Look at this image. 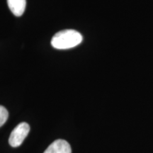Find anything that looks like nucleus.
Segmentation results:
<instances>
[{
    "instance_id": "obj_1",
    "label": "nucleus",
    "mask_w": 153,
    "mask_h": 153,
    "mask_svg": "<svg viewBox=\"0 0 153 153\" xmlns=\"http://www.w3.org/2000/svg\"><path fill=\"white\" fill-rule=\"evenodd\" d=\"M81 33L72 29H66L57 32L51 40V45L56 49L72 48L82 43Z\"/></svg>"
},
{
    "instance_id": "obj_2",
    "label": "nucleus",
    "mask_w": 153,
    "mask_h": 153,
    "mask_svg": "<svg viewBox=\"0 0 153 153\" xmlns=\"http://www.w3.org/2000/svg\"><path fill=\"white\" fill-rule=\"evenodd\" d=\"M29 131L30 126L27 123L23 122V123H19L11 133L9 139V145L13 148H17L20 146L24 142L25 138L27 137Z\"/></svg>"
},
{
    "instance_id": "obj_3",
    "label": "nucleus",
    "mask_w": 153,
    "mask_h": 153,
    "mask_svg": "<svg viewBox=\"0 0 153 153\" xmlns=\"http://www.w3.org/2000/svg\"><path fill=\"white\" fill-rule=\"evenodd\" d=\"M43 153H72V149L66 140L59 139L51 143Z\"/></svg>"
},
{
    "instance_id": "obj_4",
    "label": "nucleus",
    "mask_w": 153,
    "mask_h": 153,
    "mask_svg": "<svg viewBox=\"0 0 153 153\" xmlns=\"http://www.w3.org/2000/svg\"><path fill=\"white\" fill-rule=\"evenodd\" d=\"M7 4L13 14L16 16H21L26 9V0H7Z\"/></svg>"
},
{
    "instance_id": "obj_5",
    "label": "nucleus",
    "mask_w": 153,
    "mask_h": 153,
    "mask_svg": "<svg viewBox=\"0 0 153 153\" xmlns=\"http://www.w3.org/2000/svg\"><path fill=\"white\" fill-rule=\"evenodd\" d=\"M9 117L8 111L5 107L0 106V127L6 123Z\"/></svg>"
}]
</instances>
